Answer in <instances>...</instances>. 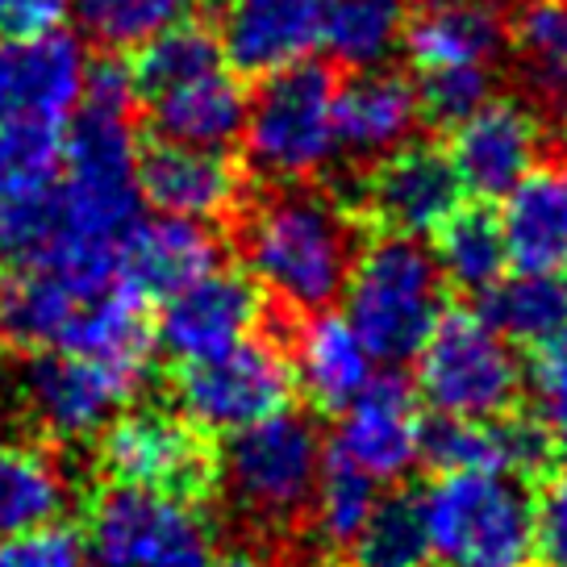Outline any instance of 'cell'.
I'll use <instances>...</instances> for the list:
<instances>
[{
  "label": "cell",
  "instance_id": "obj_1",
  "mask_svg": "<svg viewBox=\"0 0 567 567\" xmlns=\"http://www.w3.org/2000/svg\"><path fill=\"white\" fill-rule=\"evenodd\" d=\"M0 347L18 354H96L151 368L155 330L146 301L130 284H89L59 267L13 264L0 271Z\"/></svg>",
  "mask_w": 567,
  "mask_h": 567
},
{
  "label": "cell",
  "instance_id": "obj_2",
  "mask_svg": "<svg viewBox=\"0 0 567 567\" xmlns=\"http://www.w3.org/2000/svg\"><path fill=\"white\" fill-rule=\"evenodd\" d=\"M238 247L255 288L305 318L342 301L359 255V226L330 193L309 184H276L243 217Z\"/></svg>",
  "mask_w": 567,
  "mask_h": 567
},
{
  "label": "cell",
  "instance_id": "obj_3",
  "mask_svg": "<svg viewBox=\"0 0 567 567\" xmlns=\"http://www.w3.org/2000/svg\"><path fill=\"white\" fill-rule=\"evenodd\" d=\"M342 301L375 363H405L446 313V280L425 238L384 230L359 243Z\"/></svg>",
  "mask_w": 567,
  "mask_h": 567
},
{
  "label": "cell",
  "instance_id": "obj_4",
  "mask_svg": "<svg viewBox=\"0 0 567 567\" xmlns=\"http://www.w3.org/2000/svg\"><path fill=\"white\" fill-rule=\"evenodd\" d=\"M430 567H534V493L505 472H439L422 496Z\"/></svg>",
  "mask_w": 567,
  "mask_h": 567
},
{
  "label": "cell",
  "instance_id": "obj_5",
  "mask_svg": "<svg viewBox=\"0 0 567 567\" xmlns=\"http://www.w3.org/2000/svg\"><path fill=\"white\" fill-rule=\"evenodd\" d=\"M326 443L305 413L280 409L264 422L226 434L217 484L238 517L264 530H284L301 522L318 488Z\"/></svg>",
  "mask_w": 567,
  "mask_h": 567
},
{
  "label": "cell",
  "instance_id": "obj_6",
  "mask_svg": "<svg viewBox=\"0 0 567 567\" xmlns=\"http://www.w3.org/2000/svg\"><path fill=\"white\" fill-rule=\"evenodd\" d=\"M334 71L301 59L264 75L247 96L243 151L247 167L267 184H309L338 159L334 134Z\"/></svg>",
  "mask_w": 567,
  "mask_h": 567
},
{
  "label": "cell",
  "instance_id": "obj_7",
  "mask_svg": "<svg viewBox=\"0 0 567 567\" xmlns=\"http://www.w3.org/2000/svg\"><path fill=\"white\" fill-rule=\"evenodd\" d=\"M413 389L439 417H505L526 389L517 347L480 313H443L413 354Z\"/></svg>",
  "mask_w": 567,
  "mask_h": 567
},
{
  "label": "cell",
  "instance_id": "obj_8",
  "mask_svg": "<svg viewBox=\"0 0 567 567\" xmlns=\"http://www.w3.org/2000/svg\"><path fill=\"white\" fill-rule=\"evenodd\" d=\"M84 550L92 567H209L205 517L179 493L113 484L92 501Z\"/></svg>",
  "mask_w": 567,
  "mask_h": 567
},
{
  "label": "cell",
  "instance_id": "obj_9",
  "mask_svg": "<svg viewBox=\"0 0 567 567\" xmlns=\"http://www.w3.org/2000/svg\"><path fill=\"white\" fill-rule=\"evenodd\" d=\"M146 375L151 368H138V363L38 351L18 372V401L42 434H51L59 443H84L138 396Z\"/></svg>",
  "mask_w": 567,
  "mask_h": 567
},
{
  "label": "cell",
  "instance_id": "obj_10",
  "mask_svg": "<svg viewBox=\"0 0 567 567\" xmlns=\"http://www.w3.org/2000/svg\"><path fill=\"white\" fill-rule=\"evenodd\" d=\"M297 392L292 363L276 338L247 334L230 351L179 368L176 401L200 434H234L288 409Z\"/></svg>",
  "mask_w": 567,
  "mask_h": 567
},
{
  "label": "cell",
  "instance_id": "obj_11",
  "mask_svg": "<svg viewBox=\"0 0 567 567\" xmlns=\"http://www.w3.org/2000/svg\"><path fill=\"white\" fill-rule=\"evenodd\" d=\"M422 396L401 372H375L338 409L330 455L375 484H396L422 463Z\"/></svg>",
  "mask_w": 567,
  "mask_h": 567
},
{
  "label": "cell",
  "instance_id": "obj_12",
  "mask_svg": "<svg viewBox=\"0 0 567 567\" xmlns=\"http://www.w3.org/2000/svg\"><path fill=\"white\" fill-rule=\"evenodd\" d=\"M89 54L59 25L30 38H0V130H63L80 105Z\"/></svg>",
  "mask_w": 567,
  "mask_h": 567
},
{
  "label": "cell",
  "instance_id": "obj_13",
  "mask_svg": "<svg viewBox=\"0 0 567 567\" xmlns=\"http://www.w3.org/2000/svg\"><path fill=\"white\" fill-rule=\"evenodd\" d=\"M547 125L522 96H488L476 113L451 125L446 159L472 200H501L543 159Z\"/></svg>",
  "mask_w": 567,
  "mask_h": 567
},
{
  "label": "cell",
  "instance_id": "obj_14",
  "mask_svg": "<svg viewBox=\"0 0 567 567\" xmlns=\"http://www.w3.org/2000/svg\"><path fill=\"white\" fill-rule=\"evenodd\" d=\"M259 318H264V301L255 280L217 264L193 284L176 288L172 297H163L155 342L184 368L196 359L230 351L234 342L259 330Z\"/></svg>",
  "mask_w": 567,
  "mask_h": 567
},
{
  "label": "cell",
  "instance_id": "obj_15",
  "mask_svg": "<svg viewBox=\"0 0 567 567\" xmlns=\"http://www.w3.org/2000/svg\"><path fill=\"white\" fill-rule=\"evenodd\" d=\"M101 467L113 476V484L179 496L200 488L209 476L200 434L163 409H122L101 430Z\"/></svg>",
  "mask_w": 567,
  "mask_h": 567
},
{
  "label": "cell",
  "instance_id": "obj_16",
  "mask_svg": "<svg viewBox=\"0 0 567 567\" xmlns=\"http://www.w3.org/2000/svg\"><path fill=\"white\" fill-rule=\"evenodd\" d=\"M363 205L380 221V230L430 238L463 205V184L446 151L430 142H405L392 155L375 159Z\"/></svg>",
  "mask_w": 567,
  "mask_h": 567
},
{
  "label": "cell",
  "instance_id": "obj_17",
  "mask_svg": "<svg viewBox=\"0 0 567 567\" xmlns=\"http://www.w3.org/2000/svg\"><path fill=\"white\" fill-rule=\"evenodd\" d=\"M217 47L238 75H271L321 42V0H221Z\"/></svg>",
  "mask_w": 567,
  "mask_h": 567
},
{
  "label": "cell",
  "instance_id": "obj_18",
  "mask_svg": "<svg viewBox=\"0 0 567 567\" xmlns=\"http://www.w3.org/2000/svg\"><path fill=\"white\" fill-rule=\"evenodd\" d=\"M417 125H422L417 89L405 71H392L389 63L351 71V80L334 89L338 155H351L359 163L384 159L396 146L413 142Z\"/></svg>",
  "mask_w": 567,
  "mask_h": 567
},
{
  "label": "cell",
  "instance_id": "obj_19",
  "mask_svg": "<svg viewBox=\"0 0 567 567\" xmlns=\"http://www.w3.org/2000/svg\"><path fill=\"white\" fill-rule=\"evenodd\" d=\"M401 51L417 71H496L509 51V18L496 0H422L417 9H409Z\"/></svg>",
  "mask_w": 567,
  "mask_h": 567
},
{
  "label": "cell",
  "instance_id": "obj_20",
  "mask_svg": "<svg viewBox=\"0 0 567 567\" xmlns=\"http://www.w3.org/2000/svg\"><path fill=\"white\" fill-rule=\"evenodd\" d=\"M138 193L142 205H151L155 213L209 226L217 217L234 213L243 196V176L226 159V151L159 142L151 155L138 159Z\"/></svg>",
  "mask_w": 567,
  "mask_h": 567
},
{
  "label": "cell",
  "instance_id": "obj_21",
  "mask_svg": "<svg viewBox=\"0 0 567 567\" xmlns=\"http://www.w3.org/2000/svg\"><path fill=\"white\" fill-rule=\"evenodd\" d=\"M221 264V243L205 221L167 217L155 213L134 221L117 250V276L130 284L142 301L146 297H172L176 288L193 284Z\"/></svg>",
  "mask_w": 567,
  "mask_h": 567
},
{
  "label": "cell",
  "instance_id": "obj_22",
  "mask_svg": "<svg viewBox=\"0 0 567 567\" xmlns=\"http://www.w3.org/2000/svg\"><path fill=\"white\" fill-rule=\"evenodd\" d=\"M496 226L514 271H559L567 259V159H538L501 196Z\"/></svg>",
  "mask_w": 567,
  "mask_h": 567
},
{
  "label": "cell",
  "instance_id": "obj_23",
  "mask_svg": "<svg viewBox=\"0 0 567 567\" xmlns=\"http://www.w3.org/2000/svg\"><path fill=\"white\" fill-rule=\"evenodd\" d=\"M550 439L543 425L517 417H439L425 425L422 460L439 472H505L530 476L547 463Z\"/></svg>",
  "mask_w": 567,
  "mask_h": 567
},
{
  "label": "cell",
  "instance_id": "obj_24",
  "mask_svg": "<svg viewBox=\"0 0 567 567\" xmlns=\"http://www.w3.org/2000/svg\"><path fill=\"white\" fill-rule=\"evenodd\" d=\"M288 363H292V380L305 392V401L321 413H338L375 375L372 351L354 334L347 313H334V305L305 313Z\"/></svg>",
  "mask_w": 567,
  "mask_h": 567
},
{
  "label": "cell",
  "instance_id": "obj_25",
  "mask_svg": "<svg viewBox=\"0 0 567 567\" xmlns=\"http://www.w3.org/2000/svg\"><path fill=\"white\" fill-rule=\"evenodd\" d=\"M146 113L159 142L200 146V151H230L243 138L247 122V89L238 84L226 63L205 71L196 80H184L176 89L146 96Z\"/></svg>",
  "mask_w": 567,
  "mask_h": 567
},
{
  "label": "cell",
  "instance_id": "obj_26",
  "mask_svg": "<svg viewBox=\"0 0 567 567\" xmlns=\"http://www.w3.org/2000/svg\"><path fill=\"white\" fill-rule=\"evenodd\" d=\"M405 0H321V51L347 71L392 63L405 42Z\"/></svg>",
  "mask_w": 567,
  "mask_h": 567
},
{
  "label": "cell",
  "instance_id": "obj_27",
  "mask_svg": "<svg viewBox=\"0 0 567 567\" xmlns=\"http://www.w3.org/2000/svg\"><path fill=\"white\" fill-rule=\"evenodd\" d=\"M509 47L538 105L567 130V0H526L509 21Z\"/></svg>",
  "mask_w": 567,
  "mask_h": 567
},
{
  "label": "cell",
  "instance_id": "obj_28",
  "mask_svg": "<svg viewBox=\"0 0 567 567\" xmlns=\"http://www.w3.org/2000/svg\"><path fill=\"white\" fill-rule=\"evenodd\" d=\"M480 318L514 347H543L567 326V280L559 271H514L480 292Z\"/></svg>",
  "mask_w": 567,
  "mask_h": 567
},
{
  "label": "cell",
  "instance_id": "obj_29",
  "mask_svg": "<svg viewBox=\"0 0 567 567\" xmlns=\"http://www.w3.org/2000/svg\"><path fill=\"white\" fill-rule=\"evenodd\" d=\"M68 505L63 467L38 446L0 443V538L59 522Z\"/></svg>",
  "mask_w": 567,
  "mask_h": 567
},
{
  "label": "cell",
  "instance_id": "obj_30",
  "mask_svg": "<svg viewBox=\"0 0 567 567\" xmlns=\"http://www.w3.org/2000/svg\"><path fill=\"white\" fill-rule=\"evenodd\" d=\"M434 259H439L443 280L463 288V292H472V297H480L484 288H493L505 276V267H509L496 213H488L484 205H472V209L460 205L434 230Z\"/></svg>",
  "mask_w": 567,
  "mask_h": 567
},
{
  "label": "cell",
  "instance_id": "obj_31",
  "mask_svg": "<svg viewBox=\"0 0 567 567\" xmlns=\"http://www.w3.org/2000/svg\"><path fill=\"white\" fill-rule=\"evenodd\" d=\"M351 567H430L422 501L409 493H392L375 501L368 522L347 543Z\"/></svg>",
  "mask_w": 567,
  "mask_h": 567
},
{
  "label": "cell",
  "instance_id": "obj_32",
  "mask_svg": "<svg viewBox=\"0 0 567 567\" xmlns=\"http://www.w3.org/2000/svg\"><path fill=\"white\" fill-rule=\"evenodd\" d=\"M63 167V134L38 125L0 130V217L38 205Z\"/></svg>",
  "mask_w": 567,
  "mask_h": 567
},
{
  "label": "cell",
  "instance_id": "obj_33",
  "mask_svg": "<svg viewBox=\"0 0 567 567\" xmlns=\"http://www.w3.org/2000/svg\"><path fill=\"white\" fill-rule=\"evenodd\" d=\"M200 0H71L80 34L105 51H134L167 25L188 21Z\"/></svg>",
  "mask_w": 567,
  "mask_h": 567
},
{
  "label": "cell",
  "instance_id": "obj_34",
  "mask_svg": "<svg viewBox=\"0 0 567 567\" xmlns=\"http://www.w3.org/2000/svg\"><path fill=\"white\" fill-rule=\"evenodd\" d=\"M221 47L209 25H196L193 18L167 25L163 34L146 38L138 47V63H134V84L138 96H155L163 89H176L184 80H196L205 71L221 68Z\"/></svg>",
  "mask_w": 567,
  "mask_h": 567
},
{
  "label": "cell",
  "instance_id": "obj_35",
  "mask_svg": "<svg viewBox=\"0 0 567 567\" xmlns=\"http://www.w3.org/2000/svg\"><path fill=\"white\" fill-rule=\"evenodd\" d=\"M380 484L368 480L363 472H354L351 463H342L338 455L326 451V460H321V476H318V488L309 496V522H313V538H318L321 547L330 550H347L359 526L368 522V514L375 509V493Z\"/></svg>",
  "mask_w": 567,
  "mask_h": 567
},
{
  "label": "cell",
  "instance_id": "obj_36",
  "mask_svg": "<svg viewBox=\"0 0 567 567\" xmlns=\"http://www.w3.org/2000/svg\"><path fill=\"white\" fill-rule=\"evenodd\" d=\"M422 80L417 89V105H422V122L451 130L460 125L467 113H476L496 89L493 68H439V71H417Z\"/></svg>",
  "mask_w": 567,
  "mask_h": 567
},
{
  "label": "cell",
  "instance_id": "obj_37",
  "mask_svg": "<svg viewBox=\"0 0 567 567\" xmlns=\"http://www.w3.org/2000/svg\"><path fill=\"white\" fill-rule=\"evenodd\" d=\"M0 567H92L84 538L68 526H38L0 538Z\"/></svg>",
  "mask_w": 567,
  "mask_h": 567
},
{
  "label": "cell",
  "instance_id": "obj_38",
  "mask_svg": "<svg viewBox=\"0 0 567 567\" xmlns=\"http://www.w3.org/2000/svg\"><path fill=\"white\" fill-rule=\"evenodd\" d=\"M534 564L567 567V467L534 493Z\"/></svg>",
  "mask_w": 567,
  "mask_h": 567
},
{
  "label": "cell",
  "instance_id": "obj_39",
  "mask_svg": "<svg viewBox=\"0 0 567 567\" xmlns=\"http://www.w3.org/2000/svg\"><path fill=\"white\" fill-rule=\"evenodd\" d=\"M534 392H538V405L543 417L567 409V326L559 334H550L543 347H534Z\"/></svg>",
  "mask_w": 567,
  "mask_h": 567
},
{
  "label": "cell",
  "instance_id": "obj_40",
  "mask_svg": "<svg viewBox=\"0 0 567 567\" xmlns=\"http://www.w3.org/2000/svg\"><path fill=\"white\" fill-rule=\"evenodd\" d=\"M68 13V0H0V38H30L54 30Z\"/></svg>",
  "mask_w": 567,
  "mask_h": 567
},
{
  "label": "cell",
  "instance_id": "obj_41",
  "mask_svg": "<svg viewBox=\"0 0 567 567\" xmlns=\"http://www.w3.org/2000/svg\"><path fill=\"white\" fill-rule=\"evenodd\" d=\"M543 422H547L550 446H555V451H559V455L567 460V409H559V413H547Z\"/></svg>",
  "mask_w": 567,
  "mask_h": 567
},
{
  "label": "cell",
  "instance_id": "obj_42",
  "mask_svg": "<svg viewBox=\"0 0 567 567\" xmlns=\"http://www.w3.org/2000/svg\"><path fill=\"white\" fill-rule=\"evenodd\" d=\"M209 567H271L267 559H259L255 550H234V555H226V559H217V564Z\"/></svg>",
  "mask_w": 567,
  "mask_h": 567
},
{
  "label": "cell",
  "instance_id": "obj_43",
  "mask_svg": "<svg viewBox=\"0 0 567 567\" xmlns=\"http://www.w3.org/2000/svg\"><path fill=\"white\" fill-rule=\"evenodd\" d=\"M564 267H567V259H564Z\"/></svg>",
  "mask_w": 567,
  "mask_h": 567
}]
</instances>
